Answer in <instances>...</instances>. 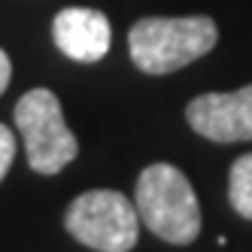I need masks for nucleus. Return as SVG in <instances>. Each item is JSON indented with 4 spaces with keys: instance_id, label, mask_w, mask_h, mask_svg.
<instances>
[{
    "instance_id": "1",
    "label": "nucleus",
    "mask_w": 252,
    "mask_h": 252,
    "mask_svg": "<svg viewBox=\"0 0 252 252\" xmlns=\"http://www.w3.org/2000/svg\"><path fill=\"white\" fill-rule=\"evenodd\" d=\"M219 43V25L210 15H149L131 25L128 52L137 70L149 76H167L204 58Z\"/></svg>"
},
{
    "instance_id": "2",
    "label": "nucleus",
    "mask_w": 252,
    "mask_h": 252,
    "mask_svg": "<svg viewBox=\"0 0 252 252\" xmlns=\"http://www.w3.org/2000/svg\"><path fill=\"white\" fill-rule=\"evenodd\" d=\"M134 204L140 225L173 246H189L201 234V201L176 164L155 161L137 176Z\"/></svg>"
},
{
    "instance_id": "3",
    "label": "nucleus",
    "mask_w": 252,
    "mask_h": 252,
    "mask_svg": "<svg viewBox=\"0 0 252 252\" xmlns=\"http://www.w3.org/2000/svg\"><path fill=\"white\" fill-rule=\"evenodd\" d=\"M15 128L25 140V155L33 173L55 176L79 155V140L64 122V110L55 92L31 88L15 103Z\"/></svg>"
},
{
    "instance_id": "4",
    "label": "nucleus",
    "mask_w": 252,
    "mask_h": 252,
    "mask_svg": "<svg viewBox=\"0 0 252 252\" xmlns=\"http://www.w3.org/2000/svg\"><path fill=\"white\" fill-rule=\"evenodd\" d=\"M64 228L73 240L97 252H131L140 240L137 204L122 191L92 189L73 197L64 213Z\"/></svg>"
},
{
    "instance_id": "5",
    "label": "nucleus",
    "mask_w": 252,
    "mask_h": 252,
    "mask_svg": "<svg viewBox=\"0 0 252 252\" xmlns=\"http://www.w3.org/2000/svg\"><path fill=\"white\" fill-rule=\"evenodd\" d=\"M186 122L194 134L213 143H243L252 140V85L237 92L197 94L186 106Z\"/></svg>"
},
{
    "instance_id": "6",
    "label": "nucleus",
    "mask_w": 252,
    "mask_h": 252,
    "mask_svg": "<svg viewBox=\"0 0 252 252\" xmlns=\"http://www.w3.org/2000/svg\"><path fill=\"white\" fill-rule=\"evenodd\" d=\"M52 40L58 52L73 61H100L113 43L110 19L92 6H67L52 19Z\"/></svg>"
},
{
    "instance_id": "7",
    "label": "nucleus",
    "mask_w": 252,
    "mask_h": 252,
    "mask_svg": "<svg viewBox=\"0 0 252 252\" xmlns=\"http://www.w3.org/2000/svg\"><path fill=\"white\" fill-rule=\"evenodd\" d=\"M228 201L234 213L252 222V152L240 155L228 170Z\"/></svg>"
},
{
    "instance_id": "8",
    "label": "nucleus",
    "mask_w": 252,
    "mask_h": 252,
    "mask_svg": "<svg viewBox=\"0 0 252 252\" xmlns=\"http://www.w3.org/2000/svg\"><path fill=\"white\" fill-rule=\"evenodd\" d=\"M15 146H19V140H15V131L6 128V125H0V183H3V176H6L9 167H12Z\"/></svg>"
},
{
    "instance_id": "9",
    "label": "nucleus",
    "mask_w": 252,
    "mask_h": 252,
    "mask_svg": "<svg viewBox=\"0 0 252 252\" xmlns=\"http://www.w3.org/2000/svg\"><path fill=\"white\" fill-rule=\"evenodd\" d=\"M9 79H12V64H9V55H6L3 49H0V94L6 92Z\"/></svg>"
}]
</instances>
